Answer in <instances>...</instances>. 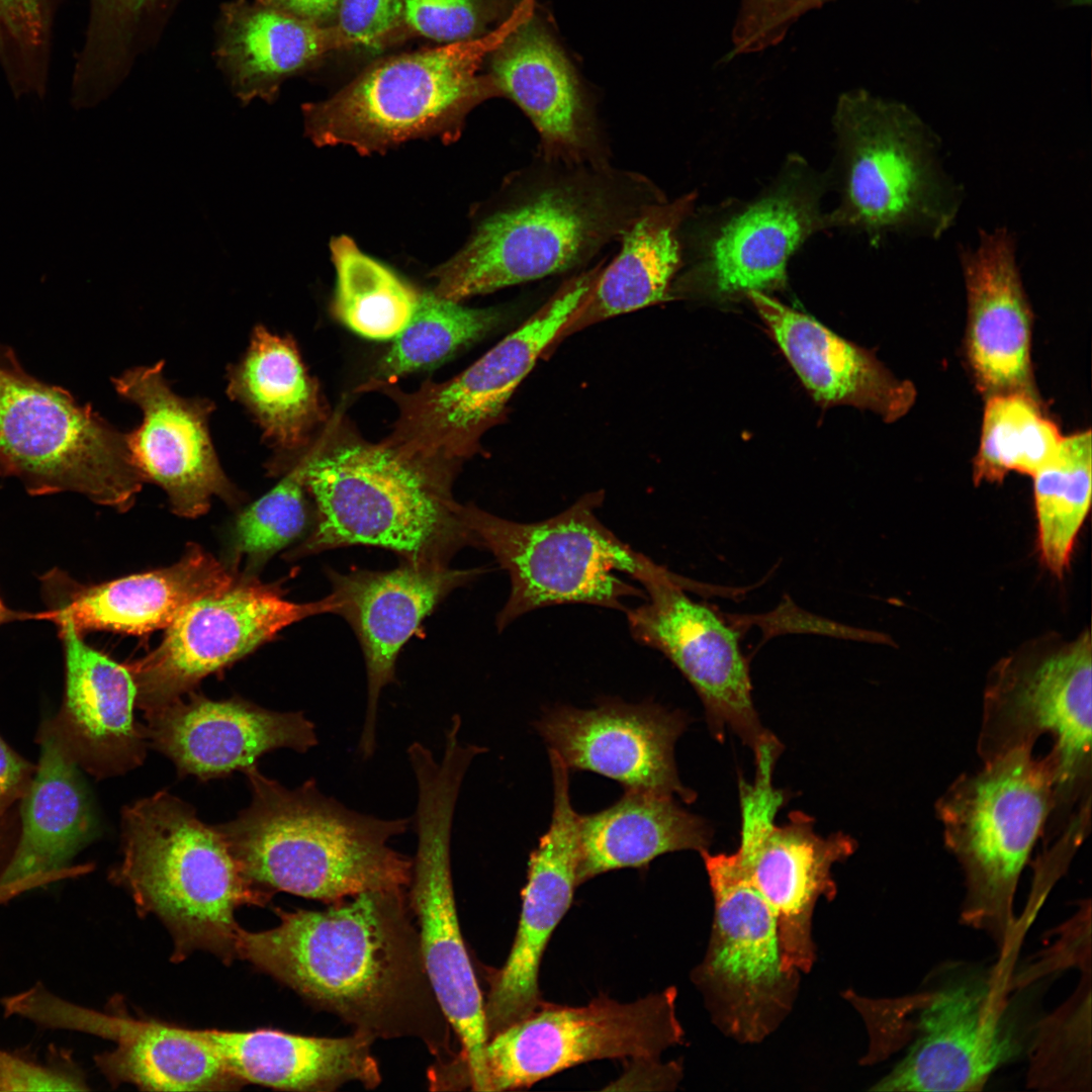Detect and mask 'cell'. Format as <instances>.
<instances>
[{
  "label": "cell",
  "instance_id": "cell-1",
  "mask_svg": "<svg viewBox=\"0 0 1092 1092\" xmlns=\"http://www.w3.org/2000/svg\"><path fill=\"white\" fill-rule=\"evenodd\" d=\"M274 928H239L236 957L372 1037L420 1040L431 1069L458 1057L427 976L407 889L367 891L325 910L276 909Z\"/></svg>",
  "mask_w": 1092,
  "mask_h": 1092
},
{
  "label": "cell",
  "instance_id": "cell-2",
  "mask_svg": "<svg viewBox=\"0 0 1092 1092\" xmlns=\"http://www.w3.org/2000/svg\"><path fill=\"white\" fill-rule=\"evenodd\" d=\"M512 178L503 203L432 275L438 297L460 302L582 265L665 199L645 176L608 162L541 156Z\"/></svg>",
  "mask_w": 1092,
  "mask_h": 1092
},
{
  "label": "cell",
  "instance_id": "cell-3",
  "mask_svg": "<svg viewBox=\"0 0 1092 1092\" xmlns=\"http://www.w3.org/2000/svg\"><path fill=\"white\" fill-rule=\"evenodd\" d=\"M243 771L251 803L215 826L255 886L328 905L367 891L407 889L412 858L390 841L408 830L410 818L350 809L314 779L288 789L257 764Z\"/></svg>",
  "mask_w": 1092,
  "mask_h": 1092
},
{
  "label": "cell",
  "instance_id": "cell-4",
  "mask_svg": "<svg viewBox=\"0 0 1092 1092\" xmlns=\"http://www.w3.org/2000/svg\"><path fill=\"white\" fill-rule=\"evenodd\" d=\"M297 463L315 519L290 558L366 545L417 566H449L459 550L477 547L451 491L454 465L347 433L323 439Z\"/></svg>",
  "mask_w": 1092,
  "mask_h": 1092
},
{
  "label": "cell",
  "instance_id": "cell-5",
  "mask_svg": "<svg viewBox=\"0 0 1092 1092\" xmlns=\"http://www.w3.org/2000/svg\"><path fill=\"white\" fill-rule=\"evenodd\" d=\"M1003 961L989 972L956 973L898 998L842 993L869 1034L863 1065L900 1058L873 1091H979L1003 1065L1026 1052L1008 999L1013 983Z\"/></svg>",
  "mask_w": 1092,
  "mask_h": 1092
},
{
  "label": "cell",
  "instance_id": "cell-6",
  "mask_svg": "<svg viewBox=\"0 0 1092 1092\" xmlns=\"http://www.w3.org/2000/svg\"><path fill=\"white\" fill-rule=\"evenodd\" d=\"M122 860L110 880L141 913L159 917L174 938L176 961L201 949L236 957V910L266 905L273 894L244 875L215 825L166 791L123 808Z\"/></svg>",
  "mask_w": 1092,
  "mask_h": 1092
},
{
  "label": "cell",
  "instance_id": "cell-7",
  "mask_svg": "<svg viewBox=\"0 0 1092 1092\" xmlns=\"http://www.w3.org/2000/svg\"><path fill=\"white\" fill-rule=\"evenodd\" d=\"M1054 767L1019 748L957 778L936 802L944 843L961 866V921L984 931L1002 958L1020 939L1014 897L1054 802Z\"/></svg>",
  "mask_w": 1092,
  "mask_h": 1092
},
{
  "label": "cell",
  "instance_id": "cell-8",
  "mask_svg": "<svg viewBox=\"0 0 1092 1092\" xmlns=\"http://www.w3.org/2000/svg\"><path fill=\"white\" fill-rule=\"evenodd\" d=\"M841 202L829 224L937 240L953 224L963 188L947 175L934 131L906 104L864 90L842 94L834 114Z\"/></svg>",
  "mask_w": 1092,
  "mask_h": 1092
},
{
  "label": "cell",
  "instance_id": "cell-9",
  "mask_svg": "<svg viewBox=\"0 0 1092 1092\" xmlns=\"http://www.w3.org/2000/svg\"><path fill=\"white\" fill-rule=\"evenodd\" d=\"M1091 638L1036 640L1004 657L985 689L978 753L983 762L1014 749L1032 750L1050 736L1055 775L1045 841L1091 807Z\"/></svg>",
  "mask_w": 1092,
  "mask_h": 1092
},
{
  "label": "cell",
  "instance_id": "cell-10",
  "mask_svg": "<svg viewBox=\"0 0 1092 1092\" xmlns=\"http://www.w3.org/2000/svg\"><path fill=\"white\" fill-rule=\"evenodd\" d=\"M603 499L602 491L586 493L558 515L534 523L462 505V519L477 547L490 551L510 576V596L495 620L499 631L531 611L555 605L626 612L624 598L646 594L615 571L642 586L676 575L631 548L598 519L596 510Z\"/></svg>",
  "mask_w": 1092,
  "mask_h": 1092
},
{
  "label": "cell",
  "instance_id": "cell-11",
  "mask_svg": "<svg viewBox=\"0 0 1092 1092\" xmlns=\"http://www.w3.org/2000/svg\"><path fill=\"white\" fill-rule=\"evenodd\" d=\"M500 27L479 39L373 63L332 97L303 106L308 136L318 146L369 153L454 129L473 107L499 96L478 71Z\"/></svg>",
  "mask_w": 1092,
  "mask_h": 1092
},
{
  "label": "cell",
  "instance_id": "cell-12",
  "mask_svg": "<svg viewBox=\"0 0 1092 1092\" xmlns=\"http://www.w3.org/2000/svg\"><path fill=\"white\" fill-rule=\"evenodd\" d=\"M601 269L571 277L530 318L450 380H428L414 392L383 382L360 386L359 391L383 392L398 406L393 431L383 442L405 456L450 465L476 453L481 436L502 420L516 388L555 343Z\"/></svg>",
  "mask_w": 1092,
  "mask_h": 1092
},
{
  "label": "cell",
  "instance_id": "cell-13",
  "mask_svg": "<svg viewBox=\"0 0 1092 1092\" xmlns=\"http://www.w3.org/2000/svg\"><path fill=\"white\" fill-rule=\"evenodd\" d=\"M0 475L32 494L74 491L120 511L145 479L126 434L16 365L0 364Z\"/></svg>",
  "mask_w": 1092,
  "mask_h": 1092
},
{
  "label": "cell",
  "instance_id": "cell-14",
  "mask_svg": "<svg viewBox=\"0 0 1092 1092\" xmlns=\"http://www.w3.org/2000/svg\"><path fill=\"white\" fill-rule=\"evenodd\" d=\"M414 777L417 849L408 904L417 918L427 976L461 1046L456 1065L467 1087L488 1091L484 1000L460 930L451 870L453 821L464 774L451 763L427 762Z\"/></svg>",
  "mask_w": 1092,
  "mask_h": 1092
},
{
  "label": "cell",
  "instance_id": "cell-15",
  "mask_svg": "<svg viewBox=\"0 0 1092 1092\" xmlns=\"http://www.w3.org/2000/svg\"><path fill=\"white\" fill-rule=\"evenodd\" d=\"M714 899L707 950L692 980L713 1023L739 1043H759L791 1013L801 972L783 966L778 924L733 853L700 852Z\"/></svg>",
  "mask_w": 1092,
  "mask_h": 1092
},
{
  "label": "cell",
  "instance_id": "cell-16",
  "mask_svg": "<svg viewBox=\"0 0 1092 1092\" xmlns=\"http://www.w3.org/2000/svg\"><path fill=\"white\" fill-rule=\"evenodd\" d=\"M778 755L775 749L761 751L755 756L753 784L740 781V843L733 854L775 914L784 968L807 974L816 961L815 906L820 898H835L832 867L848 858L856 842L842 832L817 834L814 820L800 811L790 813L788 823L775 824L784 802L783 793L771 783Z\"/></svg>",
  "mask_w": 1092,
  "mask_h": 1092
},
{
  "label": "cell",
  "instance_id": "cell-17",
  "mask_svg": "<svg viewBox=\"0 0 1092 1092\" xmlns=\"http://www.w3.org/2000/svg\"><path fill=\"white\" fill-rule=\"evenodd\" d=\"M676 995V989L668 987L629 1003L606 995L578 1007L542 1002L528 1017L488 1039V1091L529 1087L595 1060L659 1058L685 1039Z\"/></svg>",
  "mask_w": 1092,
  "mask_h": 1092
},
{
  "label": "cell",
  "instance_id": "cell-18",
  "mask_svg": "<svg viewBox=\"0 0 1092 1092\" xmlns=\"http://www.w3.org/2000/svg\"><path fill=\"white\" fill-rule=\"evenodd\" d=\"M331 595L309 603L283 598L275 586L241 577L192 603L152 652L127 665L144 715L190 692L208 674L244 657L281 630L305 618L332 613Z\"/></svg>",
  "mask_w": 1092,
  "mask_h": 1092
},
{
  "label": "cell",
  "instance_id": "cell-19",
  "mask_svg": "<svg viewBox=\"0 0 1092 1092\" xmlns=\"http://www.w3.org/2000/svg\"><path fill=\"white\" fill-rule=\"evenodd\" d=\"M696 584L679 575L643 586L647 601L626 615L635 640L665 655L699 696L718 740L726 728L755 754L777 738L761 725L752 699L740 630L686 593Z\"/></svg>",
  "mask_w": 1092,
  "mask_h": 1092
},
{
  "label": "cell",
  "instance_id": "cell-20",
  "mask_svg": "<svg viewBox=\"0 0 1092 1092\" xmlns=\"http://www.w3.org/2000/svg\"><path fill=\"white\" fill-rule=\"evenodd\" d=\"M116 391L136 404L142 423L126 441L145 481L162 487L172 512L196 518L213 497L230 506L242 500L218 461L208 429L214 403L175 393L164 375V362L130 368L113 379Z\"/></svg>",
  "mask_w": 1092,
  "mask_h": 1092
},
{
  "label": "cell",
  "instance_id": "cell-21",
  "mask_svg": "<svg viewBox=\"0 0 1092 1092\" xmlns=\"http://www.w3.org/2000/svg\"><path fill=\"white\" fill-rule=\"evenodd\" d=\"M553 810L528 860L522 910L509 957L490 979L484 1001L487 1038L533 1013L543 1002L538 974L547 942L571 905L577 884L579 819L570 801L569 769L550 754Z\"/></svg>",
  "mask_w": 1092,
  "mask_h": 1092
},
{
  "label": "cell",
  "instance_id": "cell-22",
  "mask_svg": "<svg viewBox=\"0 0 1092 1092\" xmlns=\"http://www.w3.org/2000/svg\"><path fill=\"white\" fill-rule=\"evenodd\" d=\"M819 203V182L794 162L776 185L705 236L680 287L723 297L782 288L791 256L829 225Z\"/></svg>",
  "mask_w": 1092,
  "mask_h": 1092
},
{
  "label": "cell",
  "instance_id": "cell-23",
  "mask_svg": "<svg viewBox=\"0 0 1092 1092\" xmlns=\"http://www.w3.org/2000/svg\"><path fill=\"white\" fill-rule=\"evenodd\" d=\"M534 726L569 770L596 772L625 791L676 796L685 803L696 798L680 783L674 761V744L687 727L678 711L608 697L587 710L557 706Z\"/></svg>",
  "mask_w": 1092,
  "mask_h": 1092
},
{
  "label": "cell",
  "instance_id": "cell-24",
  "mask_svg": "<svg viewBox=\"0 0 1092 1092\" xmlns=\"http://www.w3.org/2000/svg\"><path fill=\"white\" fill-rule=\"evenodd\" d=\"M482 572L479 568L406 562L387 571L339 572L326 568L334 614L343 617L353 629L365 661L367 700L357 747L362 759L374 755L379 700L383 689L396 681V662L402 646L442 600Z\"/></svg>",
  "mask_w": 1092,
  "mask_h": 1092
},
{
  "label": "cell",
  "instance_id": "cell-25",
  "mask_svg": "<svg viewBox=\"0 0 1092 1092\" xmlns=\"http://www.w3.org/2000/svg\"><path fill=\"white\" fill-rule=\"evenodd\" d=\"M499 95L528 116L542 157L569 163L608 162L593 106L548 26L527 4L505 23L488 55Z\"/></svg>",
  "mask_w": 1092,
  "mask_h": 1092
},
{
  "label": "cell",
  "instance_id": "cell-26",
  "mask_svg": "<svg viewBox=\"0 0 1092 1092\" xmlns=\"http://www.w3.org/2000/svg\"><path fill=\"white\" fill-rule=\"evenodd\" d=\"M149 713L148 745L169 757L181 777L224 778L256 764L278 748L305 753L318 744L316 728L302 711L279 712L240 697L214 701L190 692Z\"/></svg>",
  "mask_w": 1092,
  "mask_h": 1092
},
{
  "label": "cell",
  "instance_id": "cell-27",
  "mask_svg": "<svg viewBox=\"0 0 1092 1092\" xmlns=\"http://www.w3.org/2000/svg\"><path fill=\"white\" fill-rule=\"evenodd\" d=\"M41 1028L73 1030L113 1040L116 1046L94 1062L114 1085L154 1091L234 1090L244 1084L199 1029L139 1020L72 1003L51 991L38 999Z\"/></svg>",
  "mask_w": 1092,
  "mask_h": 1092
},
{
  "label": "cell",
  "instance_id": "cell-28",
  "mask_svg": "<svg viewBox=\"0 0 1092 1092\" xmlns=\"http://www.w3.org/2000/svg\"><path fill=\"white\" fill-rule=\"evenodd\" d=\"M967 293L966 357L987 397L1007 392L1035 395L1031 369L1032 312L1016 260L1015 236L1005 226L981 231L962 247Z\"/></svg>",
  "mask_w": 1092,
  "mask_h": 1092
},
{
  "label": "cell",
  "instance_id": "cell-29",
  "mask_svg": "<svg viewBox=\"0 0 1092 1092\" xmlns=\"http://www.w3.org/2000/svg\"><path fill=\"white\" fill-rule=\"evenodd\" d=\"M39 761L21 798L20 824L0 885L30 879L51 884L89 873L93 866L72 864L95 836L96 820L79 764L55 720L37 733Z\"/></svg>",
  "mask_w": 1092,
  "mask_h": 1092
},
{
  "label": "cell",
  "instance_id": "cell-30",
  "mask_svg": "<svg viewBox=\"0 0 1092 1092\" xmlns=\"http://www.w3.org/2000/svg\"><path fill=\"white\" fill-rule=\"evenodd\" d=\"M66 685L55 720L80 767L97 779L140 766L148 746L133 717L136 687L127 665L87 645L75 628L61 622Z\"/></svg>",
  "mask_w": 1092,
  "mask_h": 1092
},
{
  "label": "cell",
  "instance_id": "cell-31",
  "mask_svg": "<svg viewBox=\"0 0 1092 1092\" xmlns=\"http://www.w3.org/2000/svg\"><path fill=\"white\" fill-rule=\"evenodd\" d=\"M746 296L818 401L870 410L887 422L902 418L914 404V385L896 378L867 350L764 292Z\"/></svg>",
  "mask_w": 1092,
  "mask_h": 1092
},
{
  "label": "cell",
  "instance_id": "cell-32",
  "mask_svg": "<svg viewBox=\"0 0 1092 1092\" xmlns=\"http://www.w3.org/2000/svg\"><path fill=\"white\" fill-rule=\"evenodd\" d=\"M199 1031L243 1083L331 1092L351 1082L374 1089L382 1080L371 1051L374 1039L361 1032L316 1037L272 1029Z\"/></svg>",
  "mask_w": 1092,
  "mask_h": 1092
},
{
  "label": "cell",
  "instance_id": "cell-33",
  "mask_svg": "<svg viewBox=\"0 0 1092 1092\" xmlns=\"http://www.w3.org/2000/svg\"><path fill=\"white\" fill-rule=\"evenodd\" d=\"M210 553L193 545L171 566L80 588L38 619L84 631L143 634L168 628L192 603L235 581Z\"/></svg>",
  "mask_w": 1092,
  "mask_h": 1092
},
{
  "label": "cell",
  "instance_id": "cell-34",
  "mask_svg": "<svg viewBox=\"0 0 1092 1092\" xmlns=\"http://www.w3.org/2000/svg\"><path fill=\"white\" fill-rule=\"evenodd\" d=\"M216 34L217 64L244 105L256 98L272 102L286 79L342 50L334 25H318L256 0L224 3Z\"/></svg>",
  "mask_w": 1092,
  "mask_h": 1092
},
{
  "label": "cell",
  "instance_id": "cell-35",
  "mask_svg": "<svg viewBox=\"0 0 1092 1092\" xmlns=\"http://www.w3.org/2000/svg\"><path fill=\"white\" fill-rule=\"evenodd\" d=\"M695 199L686 194L648 206L621 238L616 258L599 276L557 340L668 297L681 265L680 229Z\"/></svg>",
  "mask_w": 1092,
  "mask_h": 1092
},
{
  "label": "cell",
  "instance_id": "cell-36",
  "mask_svg": "<svg viewBox=\"0 0 1092 1092\" xmlns=\"http://www.w3.org/2000/svg\"><path fill=\"white\" fill-rule=\"evenodd\" d=\"M706 821L681 808L673 796L625 791L610 807L580 815L578 886L620 869H641L673 851L708 850Z\"/></svg>",
  "mask_w": 1092,
  "mask_h": 1092
},
{
  "label": "cell",
  "instance_id": "cell-37",
  "mask_svg": "<svg viewBox=\"0 0 1092 1092\" xmlns=\"http://www.w3.org/2000/svg\"><path fill=\"white\" fill-rule=\"evenodd\" d=\"M226 378L230 398L248 410L277 450L303 448L326 419L317 383L290 336L257 326L244 356L229 366Z\"/></svg>",
  "mask_w": 1092,
  "mask_h": 1092
},
{
  "label": "cell",
  "instance_id": "cell-38",
  "mask_svg": "<svg viewBox=\"0 0 1092 1092\" xmlns=\"http://www.w3.org/2000/svg\"><path fill=\"white\" fill-rule=\"evenodd\" d=\"M1091 432L1063 437L1053 457L1032 475L1037 547L1058 577L1067 570L1091 502Z\"/></svg>",
  "mask_w": 1092,
  "mask_h": 1092
},
{
  "label": "cell",
  "instance_id": "cell-39",
  "mask_svg": "<svg viewBox=\"0 0 1092 1092\" xmlns=\"http://www.w3.org/2000/svg\"><path fill=\"white\" fill-rule=\"evenodd\" d=\"M331 253L337 272L335 315L365 338L396 337L410 323L420 293L346 236L332 241Z\"/></svg>",
  "mask_w": 1092,
  "mask_h": 1092
},
{
  "label": "cell",
  "instance_id": "cell-40",
  "mask_svg": "<svg viewBox=\"0 0 1092 1092\" xmlns=\"http://www.w3.org/2000/svg\"><path fill=\"white\" fill-rule=\"evenodd\" d=\"M1037 396L1007 392L987 397L979 449L973 463L977 484L997 482L1010 471L1033 475L1063 440Z\"/></svg>",
  "mask_w": 1092,
  "mask_h": 1092
},
{
  "label": "cell",
  "instance_id": "cell-41",
  "mask_svg": "<svg viewBox=\"0 0 1092 1092\" xmlns=\"http://www.w3.org/2000/svg\"><path fill=\"white\" fill-rule=\"evenodd\" d=\"M502 318L493 308H471L433 292L420 293L410 323L368 381L393 383L399 376L437 367L494 330Z\"/></svg>",
  "mask_w": 1092,
  "mask_h": 1092
},
{
  "label": "cell",
  "instance_id": "cell-42",
  "mask_svg": "<svg viewBox=\"0 0 1092 1092\" xmlns=\"http://www.w3.org/2000/svg\"><path fill=\"white\" fill-rule=\"evenodd\" d=\"M174 1L91 0L86 42L73 85L87 95L107 97Z\"/></svg>",
  "mask_w": 1092,
  "mask_h": 1092
},
{
  "label": "cell",
  "instance_id": "cell-43",
  "mask_svg": "<svg viewBox=\"0 0 1092 1092\" xmlns=\"http://www.w3.org/2000/svg\"><path fill=\"white\" fill-rule=\"evenodd\" d=\"M1082 973L1068 1001L1033 1027L1026 1049L1028 1084L1033 1088L1091 1089V967Z\"/></svg>",
  "mask_w": 1092,
  "mask_h": 1092
},
{
  "label": "cell",
  "instance_id": "cell-44",
  "mask_svg": "<svg viewBox=\"0 0 1092 1092\" xmlns=\"http://www.w3.org/2000/svg\"><path fill=\"white\" fill-rule=\"evenodd\" d=\"M302 470L295 463L270 491L245 509L234 532V555L258 568L306 530L309 512ZM234 558V559H235Z\"/></svg>",
  "mask_w": 1092,
  "mask_h": 1092
},
{
  "label": "cell",
  "instance_id": "cell-45",
  "mask_svg": "<svg viewBox=\"0 0 1092 1092\" xmlns=\"http://www.w3.org/2000/svg\"><path fill=\"white\" fill-rule=\"evenodd\" d=\"M55 0H0V62L19 97L43 96Z\"/></svg>",
  "mask_w": 1092,
  "mask_h": 1092
},
{
  "label": "cell",
  "instance_id": "cell-46",
  "mask_svg": "<svg viewBox=\"0 0 1092 1092\" xmlns=\"http://www.w3.org/2000/svg\"><path fill=\"white\" fill-rule=\"evenodd\" d=\"M528 0H403L405 28L442 44L471 41L492 33Z\"/></svg>",
  "mask_w": 1092,
  "mask_h": 1092
},
{
  "label": "cell",
  "instance_id": "cell-47",
  "mask_svg": "<svg viewBox=\"0 0 1092 1092\" xmlns=\"http://www.w3.org/2000/svg\"><path fill=\"white\" fill-rule=\"evenodd\" d=\"M85 1074L70 1052L51 1046L43 1059L0 1049V1091H84Z\"/></svg>",
  "mask_w": 1092,
  "mask_h": 1092
},
{
  "label": "cell",
  "instance_id": "cell-48",
  "mask_svg": "<svg viewBox=\"0 0 1092 1092\" xmlns=\"http://www.w3.org/2000/svg\"><path fill=\"white\" fill-rule=\"evenodd\" d=\"M334 26L342 49L379 52L405 27L403 0H340Z\"/></svg>",
  "mask_w": 1092,
  "mask_h": 1092
},
{
  "label": "cell",
  "instance_id": "cell-49",
  "mask_svg": "<svg viewBox=\"0 0 1092 1092\" xmlns=\"http://www.w3.org/2000/svg\"><path fill=\"white\" fill-rule=\"evenodd\" d=\"M804 0H741L729 57L776 46L802 16Z\"/></svg>",
  "mask_w": 1092,
  "mask_h": 1092
},
{
  "label": "cell",
  "instance_id": "cell-50",
  "mask_svg": "<svg viewBox=\"0 0 1092 1092\" xmlns=\"http://www.w3.org/2000/svg\"><path fill=\"white\" fill-rule=\"evenodd\" d=\"M630 1066L613 1089L674 1090L682 1078L678 1061L662 1064L659 1058H632Z\"/></svg>",
  "mask_w": 1092,
  "mask_h": 1092
},
{
  "label": "cell",
  "instance_id": "cell-51",
  "mask_svg": "<svg viewBox=\"0 0 1092 1092\" xmlns=\"http://www.w3.org/2000/svg\"><path fill=\"white\" fill-rule=\"evenodd\" d=\"M35 768L0 737V825L9 816L12 805L28 790Z\"/></svg>",
  "mask_w": 1092,
  "mask_h": 1092
},
{
  "label": "cell",
  "instance_id": "cell-52",
  "mask_svg": "<svg viewBox=\"0 0 1092 1092\" xmlns=\"http://www.w3.org/2000/svg\"><path fill=\"white\" fill-rule=\"evenodd\" d=\"M300 19L323 25H334L340 0H256Z\"/></svg>",
  "mask_w": 1092,
  "mask_h": 1092
},
{
  "label": "cell",
  "instance_id": "cell-53",
  "mask_svg": "<svg viewBox=\"0 0 1092 1092\" xmlns=\"http://www.w3.org/2000/svg\"><path fill=\"white\" fill-rule=\"evenodd\" d=\"M20 618H27V616L9 610L0 600V625Z\"/></svg>",
  "mask_w": 1092,
  "mask_h": 1092
},
{
  "label": "cell",
  "instance_id": "cell-54",
  "mask_svg": "<svg viewBox=\"0 0 1092 1092\" xmlns=\"http://www.w3.org/2000/svg\"><path fill=\"white\" fill-rule=\"evenodd\" d=\"M831 1H835V0H804L803 7H802V10L804 11L803 13H806V12L812 10V9H815V8H819L822 5H824V4L828 3V2H831Z\"/></svg>",
  "mask_w": 1092,
  "mask_h": 1092
},
{
  "label": "cell",
  "instance_id": "cell-55",
  "mask_svg": "<svg viewBox=\"0 0 1092 1092\" xmlns=\"http://www.w3.org/2000/svg\"><path fill=\"white\" fill-rule=\"evenodd\" d=\"M0 903H1V896H0Z\"/></svg>",
  "mask_w": 1092,
  "mask_h": 1092
}]
</instances>
